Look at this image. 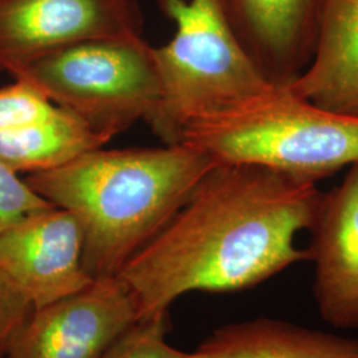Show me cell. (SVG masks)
Returning <instances> with one entry per match:
<instances>
[{
	"label": "cell",
	"instance_id": "6da1fadb",
	"mask_svg": "<svg viewBox=\"0 0 358 358\" xmlns=\"http://www.w3.org/2000/svg\"><path fill=\"white\" fill-rule=\"evenodd\" d=\"M322 192L268 167L217 164L152 241L115 276L145 319L194 291L254 288L300 262Z\"/></svg>",
	"mask_w": 358,
	"mask_h": 358
},
{
	"label": "cell",
	"instance_id": "7a4b0ae2",
	"mask_svg": "<svg viewBox=\"0 0 358 358\" xmlns=\"http://www.w3.org/2000/svg\"><path fill=\"white\" fill-rule=\"evenodd\" d=\"M217 164L186 142L80 155L26 182L84 231L83 264L93 279L115 278L162 230Z\"/></svg>",
	"mask_w": 358,
	"mask_h": 358
},
{
	"label": "cell",
	"instance_id": "3957f363",
	"mask_svg": "<svg viewBox=\"0 0 358 358\" xmlns=\"http://www.w3.org/2000/svg\"><path fill=\"white\" fill-rule=\"evenodd\" d=\"M186 142L217 164L268 167L317 185L358 162V117L321 108L272 85L185 129Z\"/></svg>",
	"mask_w": 358,
	"mask_h": 358
},
{
	"label": "cell",
	"instance_id": "277c9868",
	"mask_svg": "<svg viewBox=\"0 0 358 358\" xmlns=\"http://www.w3.org/2000/svg\"><path fill=\"white\" fill-rule=\"evenodd\" d=\"M176 27L154 47L161 94L146 122L165 145L192 121L244 101L272 85L235 36L219 0H155Z\"/></svg>",
	"mask_w": 358,
	"mask_h": 358
},
{
	"label": "cell",
	"instance_id": "5b68a950",
	"mask_svg": "<svg viewBox=\"0 0 358 358\" xmlns=\"http://www.w3.org/2000/svg\"><path fill=\"white\" fill-rule=\"evenodd\" d=\"M13 78L110 138L146 121L161 94L154 47L143 36L83 41L40 57Z\"/></svg>",
	"mask_w": 358,
	"mask_h": 358
},
{
	"label": "cell",
	"instance_id": "8992f818",
	"mask_svg": "<svg viewBox=\"0 0 358 358\" xmlns=\"http://www.w3.org/2000/svg\"><path fill=\"white\" fill-rule=\"evenodd\" d=\"M140 0H0V72L96 38H140Z\"/></svg>",
	"mask_w": 358,
	"mask_h": 358
},
{
	"label": "cell",
	"instance_id": "52a82bcc",
	"mask_svg": "<svg viewBox=\"0 0 358 358\" xmlns=\"http://www.w3.org/2000/svg\"><path fill=\"white\" fill-rule=\"evenodd\" d=\"M137 320L122 282L94 279L83 291L35 309L6 358H101Z\"/></svg>",
	"mask_w": 358,
	"mask_h": 358
},
{
	"label": "cell",
	"instance_id": "ba28073f",
	"mask_svg": "<svg viewBox=\"0 0 358 358\" xmlns=\"http://www.w3.org/2000/svg\"><path fill=\"white\" fill-rule=\"evenodd\" d=\"M83 251L80 220L73 213L51 206L0 234V272L38 309L94 280L84 268Z\"/></svg>",
	"mask_w": 358,
	"mask_h": 358
},
{
	"label": "cell",
	"instance_id": "9c48e42d",
	"mask_svg": "<svg viewBox=\"0 0 358 358\" xmlns=\"http://www.w3.org/2000/svg\"><path fill=\"white\" fill-rule=\"evenodd\" d=\"M308 245L315 267L313 299L320 317L358 331V162L321 198Z\"/></svg>",
	"mask_w": 358,
	"mask_h": 358
},
{
	"label": "cell",
	"instance_id": "30bf717a",
	"mask_svg": "<svg viewBox=\"0 0 358 358\" xmlns=\"http://www.w3.org/2000/svg\"><path fill=\"white\" fill-rule=\"evenodd\" d=\"M235 36L264 76L287 85L313 60L324 0H219Z\"/></svg>",
	"mask_w": 358,
	"mask_h": 358
},
{
	"label": "cell",
	"instance_id": "8fae6325",
	"mask_svg": "<svg viewBox=\"0 0 358 358\" xmlns=\"http://www.w3.org/2000/svg\"><path fill=\"white\" fill-rule=\"evenodd\" d=\"M285 87L321 108L358 117V0H324L313 60Z\"/></svg>",
	"mask_w": 358,
	"mask_h": 358
},
{
	"label": "cell",
	"instance_id": "7c38bea8",
	"mask_svg": "<svg viewBox=\"0 0 358 358\" xmlns=\"http://www.w3.org/2000/svg\"><path fill=\"white\" fill-rule=\"evenodd\" d=\"M190 358H358V340L262 316L219 327Z\"/></svg>",
	"mask_w": 358,
	"mask_h": 358
},
{
	"label": "cell",
	"instance_id": "4fadbf2b",
	"mask_svg": "<svg viewBox=\"0 0 358 358\" xmlns=\"http://www.w3.org/2000/svg\"><path fill=\"white\" fill-rule=\"evenodd\" d=\"M112 138L57 106L53 115L22 128L0 131V161L16 173L64 166Z\"/></svg>",
	"mask_w": 358,
	"mask_h": 358
},
{
	"label": "cell",
	"instance_id": "5bb4252c",
	"mask_svg": "<svg viewBox=\"0 0 358 358\" xmlns=\"http://www.w3.org/2000/svg\"><path fill=\"white\" fill-rule=\"evenodd\" d=\"M167 312L136 321L101 358H190L166 341Z\"/></svg>",
	"mask_w": 358,
	"mask_h": 358
},
{
	"label": "cell",
	"instance_id": "9a60e30c",
	"mask_svg": "<svg viewBox=\"0 0 358 358\" xmlns=\"http://www.w3.org/2000/svg\"><path fill=\"white\" fill-rule=\"evenodd\" d=\"M44 93L23 80L0 88V131L38 122L56 112Z\"/></svg>",
	"mask_w": 358,
	"mask_h": 358
},
{
	"label": "cell",
	"instance_id": "2e32d148",
	"mask_svg": "<svg viewBox=\"0 0 358 358\" xmlns=\"http://www.w3.org/2000/svg\"><path fill=\"white\" fill-rule=\"evenodd\" d=\"M19 173L0 161V234L22 219L51 207Z\"/></svg>",
	"mask_w": 358,
	"mask_h": 358
},
{
	"label": "cell",
	"instance_id": "e0dca14e",
	"mask_svg": "<svg viewBox=\"0 0 358 358\" xmlns=\"http://www.w3.org/2000/svg\"><path fill=\"white\" fill-rule=\"evenodd\" d=\"M34 310L26 294L0 272V358L7 357L16 336Z\"/></svg>",
	"mask_w": 358,
	"mask_h": 358
}]
</instances>
